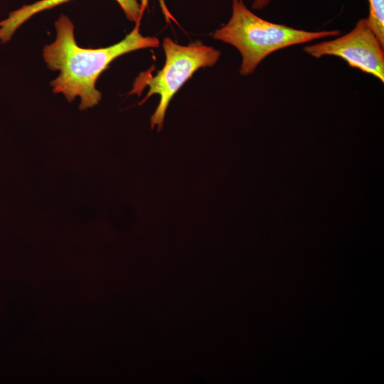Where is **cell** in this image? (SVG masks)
Listing matches in <instances>:
<instances>
[{
    "label": "cell",
    "mask_w": 384,
    "mask_h": 384,
    "mask_svg": "<svg viewBox=\"0 0 384 384\" xmlns=\"http://www.w3.org/2000/svg\"><path fill=\"white\" fill-rule=\"evenodd\" d=\"M369 14L367 17L369 27L384 45V0H368Z\"/></svg>",
    "instance_id": "obj_6"
},
{
    "label": "cell",
    "mask_w": 384,
    "mask_h": 384,
    "mask_svg": "<svg viewBox=\"0 0 384 384\" xmlns=\"http://www.w3.org/2000/svg\"><path fill=\"white\" fill-rule=\"evenodd\" d=\"M70 0H40L31 4L24 5L11 12L9 16L0 21V41L5 43L10 41L16 31L35 14L50 9ZM125 14L127 18L134 22L141 20L147 5V0H115Z\"/></svg>",
    "instance_id": "obj_5"
},
{
    "label": "cell",
    "mask_w": 384,
    "mask_h": 384,
    "mask_svg": "<svg viewBox=\"0 0 384 384\" xmlns=\"http://www.w3.org/2000/svg\"><path fill=\"white\" fill-rule=\"evenodd\" d=\"M140 21L136 22L124 39L112 46L85 48L75 41L72 21L62 14L55 23V40L43 50L48 68L59 72L50 82L53 92L62 93L69 102L80 97V110L98 104L101 92L96 89L97 80L114 60L132 51L159 46L158 38L140 33Z\"/></svg>",
    "instance_id": "obj_1"
},
{
    "label": "cell",
    "mask_w": 384,
    "mask_h": 384,
    "mask_svg": "<svg viewBox=\"0 0 384 384\" xmlns=\"http://www.w3.org/2000/svg\"><path fill=\"white\" fill-rule=\"evenodd\" d=\"M166 60L164 67L156 75L148 78L145 84L149 92L142 102L153 95H159V103L151 117V127H163L167 107L178 90L201 68L214 65L220 56V51L196 41L188 46H181L169 38L163 41Z\"/></svg>",
    "instance_id": "obj_3"
},
{
    "label": "cell",
    "mask_w": 384,
    "mask_h": 384,
    "mask_svg": "<svg viewBox=\"0 0 384 384\" xmlns=\"http://www.w3.org/2000/svg\"><path fill=\"white\" fill-rule=\"evenodd\" d=\"M384 45L368 26L367 18L357 21L348 33L333 40L306 46L304 51L319 58H341L353 68L370 74L384 82Z\"/></svg>",
    "instance_id": "obj_4"
},
{
    "label": "cell",
    "mask_w": 384,
    "mask_h": 384,
    "mask_svg": "<svg viewBox=\"0 0 384 384\" xmlns=\"http://www.w3.org/2000/svg\"><path fill=\"white\" fill-rule=\"evenodd\" d=\"M274 0H255L252 4V9L260 10L266 7Z\"/></svg>",
    "instance_id": "obj_8"
},
{
    "label": "cell",
    "mask_w": 384,
    "mask_h": 384,
    "mask_svg": "<svg viewBox=\"0 0 384 384\" xmlns=\"http://www.w3.org/2000/svg\"><path fill=\"white\" fill-rule=\"evenodd\" d=\"M159 1V6H160V8L161 9V11L165 17V20L167 23H170L171 21H176V19L174 18V17L172 16V14H171V12L169 11V10L168 9L166 5V3H165V0H158Z\"/></svg>",
    "instance_id": "obj_7"
},
{
    "label": "cell",
    "mask_w": 384,
    "mask_h": 384,
    "mask_svg": "<svg viewBox=\"0 0 384 384\" xmlns=\"http://www.w3.org/2000/svg\"><path fill=\"white\" fill-rule=\"evenodd\" d=\"M340 34L339 30L307 31L270 22L249 10L242 0H233L229 21L217 29L213 37L238 50L242 56L240 73L247 75L277 50Z\"/></svg>",
    "instance_id": "obj_2"
}]
</instances>
